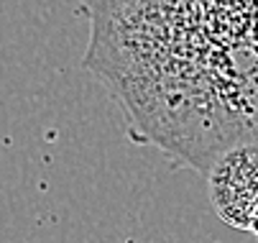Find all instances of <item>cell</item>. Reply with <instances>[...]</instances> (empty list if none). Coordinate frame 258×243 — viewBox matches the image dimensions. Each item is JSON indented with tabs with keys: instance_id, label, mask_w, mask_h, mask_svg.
<instances>
[{
	"instance_id": "obj_1",
	"label": "cell",
	"mask_w": 258,
	"mask_h": 243,
	"mask_svg": "<svg viewBox=\"0 0 258 243\" xmlns=\"http://www.w3.org/2000/svg\"><path fill=\"white\" fill-rule=\"evenodd\" d=\"M85 67L133 131L207 169L258 141V0H85Z\"/></svg>"
},
{
	"instance_id": "obj_2",
	"label": "cell",
	"mask_w": 258,
	"mask_h": 243,
	"mask_svg": "<svg viewBox=\"0 0 258 243\" xmlns=\"http://www.w3.org/2000/svg\"><path fill=\"white\" fill-rule=\"evenodd\" d=\"M205 171L220 220L258 235V141L250 138L223 149Z\"/></svg>"
}]
</instances>
